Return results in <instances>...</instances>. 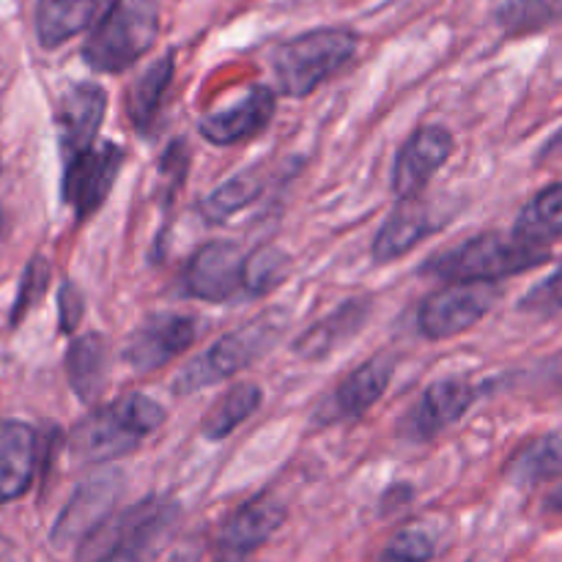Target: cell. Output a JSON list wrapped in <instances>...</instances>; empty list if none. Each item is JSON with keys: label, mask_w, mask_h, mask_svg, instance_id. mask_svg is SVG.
Instances as JSON below:
<instances>
[{"label": "cell", "mask_w": 562, "mask_h": 562, "mask_svg": "<svg viewBox=\"0 0 562 562\" xmlns=\"http://www.w3.org/2000/svg\"><path fill=\"white\" fill-rule=\"evenodd\" d=\"M165 406L143 393L121 395L75 426L69 450L77 461L104 464L137 450V445L165 423Z\"/></svg>", "instance_id": "cell-1"}, {"label": "cell", "mask_w": 562, "mask_h": 562, "mask_svg": "<svg viewBox=\"0 0 562 562\" xmlns=\"http://www.w3.org/2000/svg\"><path fill=\"white\" fill-rule=\"evenodd\" d=\"M549 258H552L549 247L530 245L516 234H481L467 239L464 245L428 258L423 274H431L445 283H497V280L530 272L547 263Z\"/></svg>", "instance_id": "cell-2"}, {"label": "cell", "mask_w": 562, "mask_h": 562, "mask_svg": "<svg viewBox=\"0 0 562 562\" xmlns=\"http://www.w3.org/2000/svg\"><path fill=\"white\" fill-rule=\"evenodd\" d=\"M360 38L346 27H318L278 44L272 71L278 91L291 99L311 97L322 82L338 75L357 55Z\"/></svg>", "instance_id": "cell-3"}, {"label": "cell", "mask_w": 562, "mask_h": 562, "mask_svg": "<svg viewBox=\"0 0 562 562\" xmlns=\"http://www.w3.org/2000/svg\"><path fill=\"white\" fill-rule=\"evenodd\" d=\"M159 36V0H113L93 25L82 58L93 71L121 75L154 47Z\"/></svg>", "instance_id": "cell-4"}, {"label": "cell", "mask_w": 562, "mask_h": 562, "mask_svg": "<svg viewBox=\"0 0 562 562\" xmlns=\"http://www.w3.org/2000/svg\"><path fill=\"white\" fill-rule=\"evenodd\" d=\"M280 333H283V318L278 311L263 313V316L252 318L245 327L234 329V333L223 335L206 355L198 357L195 362L184 368L176 376L173 390L179 395H190L195 390L217 384L223 379L234 376L236 371H245L247 366L267 355L274 344H278Z\"/></svg>", "instance_id": "cell-5"}, {"label": "cell", "mask_w": 562, "mask_h": 562, "mask_svg": "<svg viewBox=\"0 0 562 562\" xmlns=\"http://www.w3.org/2000/svg\"><path fill=\"white\" fill-rule=\"evenodd\" d=\"M499 300L494 283H448L434 291L417 313V327L428 340H445L475 327Z\"/></svg>", "instance_id": "cell-6"}, {"label": "cell", "mask_w": 562, "mask_h": 562, "mask_svg": "<svg viewBox=\"0 0 562 562\" xmlns=\"http://www.w3.org/2000/svg\"><path fill=\"white\" fill-rule=\"evenodd\" d=\"M124 162V148L110 140L93 143L82 154L66 159L64 201L75 209L77 217L88 220L108 201Z\"/></svg>", "instance_id": "cell-7"}, {"label": "cell", "mask_w": 562, "mask_h": 562, "mask_svg": "<svg viewBox=\"0 0 562 562\" xmlns=\"http://www.w3.org/2000/svg\"><path fill=\"white\" fill-rule=\"evenodd\" d=\"M121 488H124V481H121L119 472H104V475L82 483L75 497L69 499V505L60 510L58 521H55L53 536H49L55 547L80 549L88 538L97 536L104 521L110 519L113 505L119 503Z\"/></svg>", "instance_id": "cell-8"}, {"label": "cell", "mask_w": 562, "mask_h": 562, "mask_svg": "<svg viewBox=\"0 0 562 562\" xmlns=\"http://www.w3.org/2000/svg\"><path fill=\"white\" fill-rule=\"evenodd\" d=\"M245 258L236 241H206L184 267V291L203 302H228L245 291Z\"/></svg>", "instance_id": "cell-9"}, {"label": "cell", "mask_w": 562, "mask_h": 562, "mask_svg": "<svg viewBox=\"0 0 562 562\" xmlns=\"http://www.w3.org/2000/svg\"><path fill=\"white\" fill-rule=\"evenodd\" d=\"M456 140L445 126H423L417 130L409 140L401 146L398 157L393 165V192L398 201H409V198H420L428 181L434 179L439 168L453 157Z\"/></svg>", "instance_id": "cell-10"}, {"label": "cell", "mask_w": 562, "mask_h": 562, "mask_svg": "<svg viewBox=\"0 0 562 562\" xmlns=\"http://www.w3.org/2000/svg\"><path fill=\"white\" fill-rule=\"evenodd\" d=\"M285 519V505L272 494L252 497L225 519L217 532L220 562H245L278 532Z\"/></svg>", "instance_id": "cell-11"}, {"label": "cell", "mask_w": 562, "mask_h": 562, "mask_svg": "<svg viewBox=\"0 0 562 562\" xmlns=\"http://www.w3.org/2000/svg\"><path fill=\"white\" fill-rule=\"evenodd\" d=\"M195 335V318L179 316V313H159L135 329L124 349V360L140 373L157 371L181 351L190 349Z\"/></svg>", "instance_id": "cell-12"}, {"label": "cell", "mask_w": 562, "mask_h": 562, "mask_svg": "<svg viewBox=\"0 0 562 562\" xmlns=\"http://www.w3.org/2000/svg\"><path fill=\"white\" fill-rule=\"evenodd\" d=\"M274 91L267 86H252L241 99H236L231 108L214 110L198 121V132L203 140L214 146H234L267 130L274 115Z\"/></svg>", "instance_id": "cell-13"}, {"label": "cell", "mask_w": 562, "mask_h": 562, "mask_svg": "<svg viewBox=\"0 0 562 562\" xmlns=\"http://www.w3.org/2000/svg\"><path fill=\"white\" fill-rule=\"evenodd\" d=\"M108 110V93L97 82H77L60 97L55 110L60 148L66 159L77 157L97 143V132Z\"/></svg>", "instance_id": "cell-14"}, {"label": "cell", "mask_w": 562, "mask_h": 562, "mask_svg": "<svg viewBox=\"0 0 562 562\" xmlns=\"http://www.w3.org/2000/svg\"><path fill=\"white\" fill-rule=\"evenodd\" d=\"M439 228L437 212L423 198H409V201H398V206L387 214L382 228L376 231L373 239V261L387 263L398 261L401 256L420 245L426 236H431Z\"/></svg>", "instance_id": "cell-15"}, {"label": "cell", "mask_w": 562, "mask_h": 562, "mask_svg": "<svg viewBox=\"0 0 562 562\" xmlns=\"http://www.w3.org/2000/svg\"><path fill=\"white\" fill-rule=\"evenodd\" d=\"M475 398L477 390L472 387L467 379H437L434 384H428L423 398L417 401V406L412 409V434H415L417 439H428L434 437V434L445 431V428L453 426L456 420L464 417V412L475 404Z\"/></svg>", "instance_id": "cell-16"}, {"label": "cell", "mask_w": 562, "mask_h": 562, "mask_svg": "<svg viewBox=\"0 0 562 562\" xmlns=\"http://www.w3.org/2000/svg\"><path fill=\"white\" fill-rule=\"evenodd\" d=\"M38 437L27 423H0V505L14 503L36 475Z\"/></svg>", "instance_id": "cell-17"}, {"label": "cell", "mask_w": 562, "mask_h": 562, "mask_svg": "<svg viewBox=\"0 0 562 562\" xmlns=\"http://www.w3.org/2000/svg\"><path fill=\"white\" fill-rule=\"evenodd\" d=\"M390 379H393V360L387 355H379L373 360L362 362L351 376H346L338 384L335 395L327 404V417L322 420L333 423L340 417H360L362 412L371 409L387 390Z\"/></svg>", "instance_id": "cell-18"}, {"label": "cell", "mask_w": 562, "mask_h": 562, "mask_svg": "<svg viewBox=\"0 0 562 562\" xmlns=\"http://www.w3.org/2000/svg\"><path fill=\"white\" fill-rule=\"evenodd\" d=\"M368 313H371V302L368 300L344 302V305L335 307L329 316H324L322 322H316L307 333H302L300 338H296L294 344L296 357H305V360H322V357L333 355L344 340L355 338V335L360 333Z\"/></svg>", "instance_id": "cell-19"}, {"label": "cell", "mask_w": 562, "mask_h": 562, "mask_svg": "<svg viewBox=\"0 0 562 562\" xmlns=\"http://www.w3.org/2000/svg\"><path fill=\"white\" fill-rule=\"evenodd\" d=\"M173 53H165L162 58L154 60V64L132 82L130 91H126V119L132 121V126H135L137 132H151V126L157 124L165 93H168L170 82H173Z\"/></svg>", "instance_id": "cell-20"}, {"label": "cell", "mask_w": 562, "mask_h": 562, "mask_svg": "<svg viewBox=\"0 0 562 562\" xmlns=\"http://www.w3.org/2000/svg\"><path fill=\"white\" fill-rule=\"evenodd\" d=\"M69 384L80 401H93L108 384V344L102 335L88 333L71 340L66 355Z\"/></svg>", "instance_id": "cell-21"}, {"label": "cell", "mask_w": 562, "mask_h": 562, "mask_svg": "<svg viewBox=\"0 0 562 562\" xmlns=\"http://www.w3.org/2000/svg\"><path fill=\"white\" fill-rule=\"evenodd\" d=\"M99 0H38L36 9V36L38 44L47 49L60 47L86 31L88 22L93 20Z\"/></svg>", "instance_id": "cell-22"}, {"label": "cell", "mask_w": 562, "mask_h": 562, "mask_svg": "<svg viewBox=\"0 0 562 562\" xmlns=\"http://www.w3.org/2000/svg\"><path fill=\"white\" fill-rule=\"evenodd\" d=\"M562 475V434H547L527 442L510 459L505 477L516 486H538Z\"/></svg>", "instance_id": "cell-23"}, {"label": "cell", "mask_w": 562, "mask_h": 562, "mask_svg": "<svg viewBox=\"0 0 562 562\" xmlns=\"http://www.w3.org/2000/svg\"><path fill=\"white\" fill-rule=\"evenodd\" d=\"M514 234L530 245L547 247L562 236V181L538 192L514 225Z\"/></svg>", "instance_id": "cell-24"}, {"label": "cell", "mask_w": 562, "mask_h": 562, "mask_svg": "<svg viewBox=\"0 0 562 562\" xmlns=\"http://www.w3.org/2000/svg\"><path fill=\"white\" fill-rule=\"evenodd\" d=\"M263 393L258 384L241 382L236 387H231L212 409L206 412L201 423V434L206 439H225L228 434H234L236 428L245 420H250L252 412L261 406Z\"/></svg>", "instance_id": "cell-25"}, {"label": "cell", "mask_w": 562, "mask_h": 562, "mask_svg": "<svg viewBox=\"0 0 562 562\" xmlns=\"http://www.w3.org/2000/svg\"><path fill=\"white\" fill-rule=\"evenodd\" d=\"M261 173L250 170V173H236L225 179L223 184L214 187L206 198L201 201V214L206 223H225L231 214L241 212L250 206L258 195H261Z\"/></svg>", "instance_id": "cell-26"}, {"label": "cell", "mask_w": 562, "mask_h": 562, "mask_svg": "<svg viewBox=\"0 0 562 562\" xmlns=\"http://www.w3.org/2000/svg\"><path fill=\"white\" fill-rule=\"evenodd\" d=\"M289 269V256L278 245H261L245 258V294L267 296L278 289Z\"/></svg>", "instance_id": "cell-27"}, {"label": "cell", "mask_w": 562, "mask_h": 562, "mask_svg": "<svg viewBox=\"0 0 562 562\" xmlns=\"http://www.w3.org/2000/svg\"><path fill=\"white\" fill-rule=\"evenodd\" d=\"M499 25L508 33H532L562 20V0H503Z\"/></svg>", "instance_id": "cell-28"}, {"label": "cell", "mask_w": 562, "mask_h": 562, "mask_svg": "<svg viewBox=\"0 0 562 562\" xmlns=\"http://www.w3.org/2000/svg\"><path fill=\"white\" fill-rule=\"evenodd\" d=\"M434 552H437V543L426 530L406 527V530H398L390 538L379 562H431Z\"/></svg>", "instance_id": "cell-29"}, {"label": "cell", "mask_w": 562, "mask_h": 562, "mask_svg": "<svg viewBox=\"0 0 562 562\" xmlns=\"http://www.w3.org/2000/svg\"><path fill=\"white\" fill-rule=\"evenodd\" d=\"M47 283H49V261L47 258L36 256L25 267V274H22L20 294H16L14 313H11V324H20L22 316H25V313L42 300L44 291H47Z\"/></svg>", "instance_id": "cell-30"}, {"label": "cell", "mask_w": 562, "mask_h": 562, "mask_svg": "<svg viewBox=\"0 0 562 562\" xmlns=\"http://www.w3.org/2000/svg\"><path fill=\"white\" fill-rule=\"evenodd\" d=\"M521 311L538 313V316H554L562 311V267L554 274H549L543 283L532 285L519 302Z\"/></svg>", "instance_id": "cell-31"}, {"label": "cell", "mask_w": 562, "mask_h": 562, "mask_svg": "<svg viewBox=\"0 0 562 562\" xmlns=\"http://www.w3.org/2000/svg\"><path fill=\"white\" fill-rule=\"evenodd\" d=\"M82 294L77 291L75 283H64V289H60L58 294V316H60V329L64 333H71V329L80 324L82 318Z\"/></svg>", "instance_id": "cell-32"}, {"label": "cell", "mask_w": 562, "mask_h": 562, "mask_svg": "<svg viewBox=\"0 0 562 562\" xmlns=\"http://www.w3.org/2000/svg\"><path fill=\"white\" fill-rule=\"evenodd\" d=\"M151 541H132L124 543V547L113 549L110 554H104L102 560L97 562H146V549Z\"/></svg>", "instance_id": "cell-33"}, {"label": "cell", "mask_w": 562, "mask_h": 562, "mask_svg": "<svg viewBox=\"0 0 562 562\" xmlns=\"http://www.w3.org/2000/svg\"><path fill=\"white\" fill-rule=\"evenodd\" d=\"M547 508L554 510V514H562V483L547 497Z\"/></svg>", "instance_id": "cell-34"}, {"label": "cell", "mask_w": 562, "mask_h": 562, "mask_svg": "<svg viewBox=\"0 0 562 562\" xmlns=\"http://www.w3.org/2000/svg\"><path fill=\"white\" fill-rule=\"evenodd\" d=\"M3 231H5V217H3V209H0V239H3Z\"/></svg>", "instance_id": "cell-35"}, {"label": "cell", "mask_w": 562, "mask_h": 562, "mask_svg": "<svg viewBox=\"0 0 562 562\" xmlns=\"http://www.w3.org/2000/svg\"><path fill=\"white\" fill-rule=\"evenodd\" d=\"M470 562H481V560H470Z\"/></svg>", "instance_id": "cell-36"}]
</instances>
